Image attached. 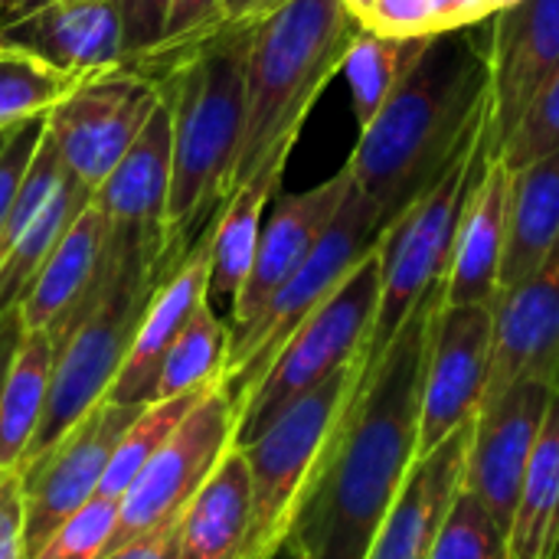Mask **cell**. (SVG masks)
Wrapping results in <instances>:
<instances>
[{
  "instance_id": "cell-8",
  "label": "cell",
  "mask_w": 559,
  "mask_h": 559,
  "mask_svg": "<svg viewBox=\"0 0 559 559\" xmlns=\"http://www.w3.org/2000/svg\"><path fill=\"white\" fill-rule=\"evenodd\" d=\"M360 370L357 364L341 367L324 383L298 396L275 423L239 445L252 478V531H249V559H269L288 534L292 514L308 488L334 429L341 426Z\"/></svg>"
},
{
  "instance_id": "cell-25",
  "label": "cell",
  "mask_w": 559,
  "mask_h": 559,
  "mask_svg": "<svg viewBox=\"0 0 559 559\" xmlns=\"http://www.w3.org/2000/svg\"><path fill=\"white\" fill-rule=\"evenodd\" d=\"M108 249V223L92 197L82 216L69 226L33 288L26 292L20 314L26 331H56L75 305L92 292Z\"/></svg>"
},
{
  "instance_id": "cell-37",
  "label": "cell",
  "mask_w": 559,
  "mask_h": 559,
  "mask_svg": "<svg viewBox=\"0 0 559 559\" xmlns=\"http://www.w3.org/2000/svg\"><path fill=\"white\" fill-rule=\"evenodd\" d=\"M226 20V10H223V0H167V16H164V33H160V46L144 56V59H154V56H167V52H177L203 36H210L213 29H219ZM141 62V59H138Z\"/></svg>"
},
{
  "instance_id": "cell-30",
  "label": "cell",
  "mask_w": 559,
  "mask_h": 559,
  "mask_svg": "<svg viewBox=\"0 0 559 559\" xmlns=\"http://www.w3.org/2000/svg\"><path fill=\"white\" fill-rule=\"evenodd\" d=\"M426 43L429 36H383L373 29H360L354 36L341 72L347 79L350 105H354V118L360 131L396 95L403 79L419 62Z\"/></svg>"
},
{
  "instance_id": "cell-24",
  "label": "cell",
  "mask_w": 559,
  "mask_h": 559,
  "mask_svg": "<svg viewBox=\"0 0 559 559\" xmlns=\"http://www.w3.org/2000/svg\"><path fill=\"white\" fill-rule=\"evenodd\" d=\"M252 478L239 445L219 462L180 518L177 559H249Z\"/></svg>"
},
{
  "instance_id": "cell-48",
  "label": "cell",
  "mask_w": 559,
  "mask_h": 559,
  "mask_svg": "<svg viewBox=\"0 0 559 559\" xmlns=\"http://www.w3.org/2000/svg\"><path fill=\"white\" fill-rule=\"evenodd\" d=\"M514 3H521V0H491L495 10H508V7H514Z\"/></svg>"
},
{
  "instance_id": "cell-47",
  "label": "cell",
  "mask_w": 559,
  "mask_h": 559,
  "mask_svg": "<svg viewBox=\"0 0 559 559\" xmlns=\"http://www.w3.org/2000/svg\"><path fill=\"white\" fill-rule=\"evenodd\" d=\"M269 559H298V557L292 554V547H288V544H282V547H278V550H275Z\"/></svg>"
},
{
  "instance_id": "cell-21",
  "label": "cell",
  "mask_w": 559,
  "mask_h": 559,
  "mask_svg": "<svg viewBox=\"0 0 559 559\" xmlns=\"http://www.w3.org/2000/svg\"><path fill=\"white\" fill-rule=\"evenodd\" d=\"M472 423L452 432L429 455L416 459L409 478L403 481V491L396 495L370 544L367 559H429L445 514L462 491Z\"/></svg>"
},
{
  "instance_id": "cell-36",
  "label": "cell",
  "mask_w": 559,
  "mask_h": 559,
  "mask_svg": "<svg viewBox=\"0 0 559 559\" xmlns=\"http://www.w3.org/2000/svg\"><path fill=\"white\" fill-rule=\"evenodd\" d=\"M554 151H559V66L524 108L495 160H501L508 170H521Z\"/></svg>"
},
{
  "instance_id": "cell-7",
  "label": "cell",
  "mask_w": 559,
  "mask_h": 559,
  "mask_svg": "<svg viewBox=\"0 0 559 559\" xmlns=\"http://www.w3.org/2000/svg\"><path fill=\"white\" fill-rule=\"evenodd\" d=\"M386 233V219L380 206L364 197L357 187L344 197L337 216L311 249V255L292 272V278L269 298V305L259 311V318L229 334V357L223 386L229 400L239 403L259 386V380L269 373L288 337L305 324L308 314H314L337 288L341 282L370 255Z\"/></svg>"
},
{
  "instance_id": "cell-45",
  "label": "cell",
  "mask_w": 559,
  "mask_h": 559,
  "mask_svg": "<svg viewBox=\"0 0 559 559\" xmlns=\"http://www.w3.org/2000/svg\"><path fill=\"white\" fill-rule=\"evenodd\" d=\"M46 3H52V0H3V7H0V26H10V23L23 20V16H29L36 10H43Z\"/></svg>"
},
{
  "instance_id": "cell-34",
  "label": "cell",
  "mask_w": 559,
  "mask_h": 559,
  "mask_svg": "<svg viewBox=\"0 0 559 559\" xmlns=\"http://www.w3.org/2000/svg\"><path fill=\"white\" fill-rule=\"evenodd\" d=\"M429 559H508V534L491 511L462 488Z\"/></svg>"
},
{
  "instance_id": "cell-17",
  "label": "cell",
  "mask_w": 559,
  "mask_h": 559,
  "mask_svg": "<svg viewBox=\"0 0 559 559\" xmlns=\"http://www.w3.org/2000/svg\"><path fill=\"white\" fill-rule=\"evenodd\" d=\"M521 380L559 386V246L534 275L495 301V354L485 403Z\"/></svg>"
},
{
  "instance_id": "cell-35",
  "label": "cell",
  "mask_w": 559,
  "mask_h": 559,
  "mask_svg": "<svg viewBox=\"0 0 559 559\" xmlns=\"http://www.w3.org/2000/svg\"><path fill=\"white\" fill-rule=\"evenodd\" d=\"M121 498L95 495L72 518H66L33 559H102L118 527Z\"/></svg>"
},
{
  "instance_id": "cell-15",
  "label": "cell",
  "mask_w": 559,
  "mask_h": 559,
  "mask_svg": "<svg viewBox=\"0 0 559 559\" xmlns=\"http://www.w3.org/2000/svg\"><path fill=\"white\" fill-rule=\"evenodd\" d=\"M559 66V0H521L488 20V121L485 144H501Z\"/></svg>"
},
{
  "instance_id": "cell-44",
  "label": "cell",
  "mask_w": 559,
  "mask_h": 559,
  "mask_svg": "<svg viewBox=\"0 0 559 559\" xmlns=\"http://www.w3.org/2000/svg\"><path fill=\"white\" fill-rule=\"evenodd\" d=\"M285 0H223L226 20L229 23H252L259 16H265L269 10H275Z\"/></svg>"
},
{
  "instance_id": "cell-12",
  "label": "cell",
  "mask_w": 559,
  "mask_h": 559,
  "mask_svg": "<svg viewBox=\"0 0 559 559\" xmlns=\"http://www.w3.org/2000/svg\"><path fill=\"white\" fill-rule=\"evenodd\" d=\"M144 406H124L102 400L92 406L56 445L39 459L20 465L23 504H26V550L33 554L49 540V534L72 518L102 488L115 445L138 419Z\"/></svg>"
},
{
  "instance_id": "cell-5",
  "label": "cell",
  "mask_w": 559,
  "mask_h": 559,
  "mask_svg": "<svg viewBox=\"0 0 559 559\" xmlns=\"http://www.w3.org/2000/svg\"><path fill=\"white\" fill-rule=\"evenodd\" d=\"M170 272L174 269L164 262V252L157 246L134 236L108 233L105 262L92 292L56 331H49L59 347L49 403L43 426L20 465L39 459L92 406L105 400L157 285Z\"/></svg>"
},
{
  "instance_id": "cell-42",
  "label": "cell",
  "mask_w": 559,
  "mask_h": 559,
  "mask_svg": "<svg viewBox=\"0 0 559 559\" xmlns=\"http://www.w3.org/2000/svg\"><path fill=\"white\" fill-rule=\"evenodd\" d=\"M436 7H439V33L481 26L498 13L491 0H436Z\"/></svg>"
},
{
  "instance_id": "cell-22",
  "label": "cell",
  "mask_w": 559,
  "mask_h": 559,
  "mask_svg": "<svg viewBox=\"0 0 559 559\" xmlns=\"http://www.w3.org/2000/svg\"><path fill=\"white\" fill-rule=\"evenodd\" d=\"M511 210V170L501 160H488L481 170L455 233L452 262L445 272V305H495L501 292V262L508 246Z\"/></svg>"
},
{
  "instance_id": "cell-20",
  "label": "cell",
  "mask_w": 559,
  "mask_h": 559,
  "mask_svg": "<svg viewBox=\"0 0 559 559\" xmlns=\"http://www.w3.org/2000/svg\"><path fill=\"white\" fill-rule=\"evenodd\" d=\"M174 174V131L170 105L160 92V102L134 144L95 190V203L108 223L111 236H134L164 252V219L170 200ZM167 262V259H164ZM174 269V265H170Z\"/></svg>"
},
{
  "instance_id": "cell-28",
  "label": "cell",
  "mask_w": 559,
  "mask_h": 559,
  "mask_svg": "<svg viewBox=\"0 0 559 559\" xmlns=\"http://www.w3.org/2000/svg\"><path fill=\"white\" fill-rule=\"evenodd\" d=\"M559 547V386L534 445L518 511L508 531V559H554Z\"/></svg>"
},
{
  "instance_id": "cell-1",
  "label": "cell",
  "mask_w": 559,
  "mask_h": 559,
  "mask_svg": "<svg viewBox=\"0 0 559 559\" xmlns=\"http://www.w3.org/2000/svg\"><path fill=\"white\" fill-rule=\"evenodd\" d=\"M445 282L436 285L400 328L383 360L357 380L285 544L298 559H367L370 544L419 459V403L432 318Z\"/></svg>"
},
{
  "instance_id": "cell-38",
  "label": "cell",
  "mask_w": 559,
  "mask_h": 559,
  "mask_svg": "<svg viewBox=\"0 0 559 559\" xmlns=\"http://www.w3.org/2000/svg\"><path fill=\"white\" fill-rule=\"evenodd\" d=\"M46 134V115H36L16 128L7 131L3 147H0V229L16 203V193L23 187V177L33 164V154Z\"/></svg>"
},
{
  "instance_id": "cell-33",
  "label": "cell",
  "mask_w": 559,
  "mask_h": 559,
  "mask_svg": "<svg viewBox=\"0 0 559 559\" xmlns=\"http://www.w3.org/2000/svg\"><path fill=\"white\" fill-rule=\"evenodd\" d=\"M46 62L0 43V131H10L36 115H49L52 105L75 85Z\"/></svg>"
},
{
  "instance_id": "cell-16",
  "label": "cell",
  "mask_w": 559,
  "mask_h": 559,
  "mask_svg": "<svg viewBox=\"0 0 559 559\" xmlns=\"http://www.w3.org/2000/svg\"><path fill=\"white\" fill-rule=\"evenodd\" d=\"M354 187V174L344 164L334 177L314 183L301 193H285L272 203L269 223H262L259 252L252 262V272L229 311V334L249 328L259 311L269 305V298L292 278V272L311 255L331 219L337 216L344 197Z\"/></svg>"
},
{
  "instance_id": "cell-19",
  "label": "cell",
  "mask_w": 559,
  "mask_h": 559,
  "mask_svg": "<svg viewBox=\"0 0 559 559\" xmlns=\"http://www.w3.org/2000/svg\"><path fill=\"white\" fill-rule=\"evenodd\" d=\"M206 288H210V226L190 246V252L174 265V272L157 285L134 331V341L121 360V370L111 390L105 393L108 403H124V406L154 403L160 367L174 341L193 318V311L206 301Z\"/></svg>"
},
{
  "instance_id": "cell-43",
  "label": "cell",
  "mask_w": 559,
  "mask_h": 559,
  "mask_svg": "<svg viewBox=\"0 0 559 559\" xmlns=\"http://www.w3.org/2000/svg\"><path fill=\"white\" fill-rule=\"evenodd\" d=\"M23 334H26V324H23L20 308L0 314V393H3V380H7V370L13 364V354H16Z\"/></svg>"
},
{
  "instance_id": "cell-6",
  "label": "cell",
  "mask_w": 559,
  "mask_h": 559,
  "mask_svg": "<svg viewBox=\"0 0 559 559\" xmlns=\"http://www.w3.org/2000/svg\"><path fill=\"white\" fill-rule=\"evenodd\" d=\"M491 154L485 131L478 141L449 167V174L419 197L380 239V301L373 314L370 337L360 350V380L383 360L386 347L396 341L400 328L409 321L416 305L445 282L462 210L488 167Z\"/></svg>"
},
{
  "instance_id": "cell-11",
  "label": "cell",
  "mask_w": 559,
  "mask_h": 559,
  "mask_svg": "<svg viewBox=\"0 0 559 559\" xmlns=\"http://www.w3.org/2000/svg\"><path fill=\"white\" fill-rule=\"evenodd\" d=\"M160 102V85L138 66H115L79 79L46 115L62 164L85 187L98 190L134 144Z\"/></svg>"
},
{
  "instance_id": "cell-41",
  "label": "cell",
  "mask_w": 559,
  "mask_h": 559,
  "mask_svg": "<svg viewBox=\"0 0 559 559\" xmlns=\"http://www.w3.org/2000/svg\"><path fill=\"white\" fill-rule=\"evenodd\" d=\"M177 554H180V521L164 524L160 531H151L102 559H177Z\"/></svg>"
},
{
  "instance_id": "cell-40",
  "label": "cell",
  "mask_w": 559,
  "mask_h": 559,
  "mask_svg": "<svg viewBox=\"0 0 559 559\" xmlns=\"http://www.w3.org/2000/svg\"><path fill=\"white\" fill-rule=\"evenodd\" d=\"M0 559H29L20 472H3L0 478Z\"/></svg>"
},
{
  "instance_id": "cell-51",
  "label": "cell",
  "mask_w": 559,
  "mask_h": 559,
  "mask_svg": "<svg viewBox=\"0 0 559 559\" xmlns=\"http://www.w3.org/2000/svg\"><path fill=\"white\" fill-rule=\"evenodd\" d=\"M0 7H3V0H0Z\"/></svg>"
},
{
  "instance_id": "cell-50",
  "label": "cell",
  "mask_w": 559,
  "mask_h": 559,
  "mask_svg": "<svg viewBox=\"0 0 559 559\" xmlns=\"http://www.w3.org/2000/svg\"><path fill=\"white\" fill-rule=\"evenodd\" d=\"M0 478H3V472H0Z\"/></svg>"
},
{
  "instance_id": "cell-4",
  "label": "cell",
  "mask_w": 559,
  "mask_h": 559,
  "mask_svg": "<svg viewBox=\"0 0 559 559\" xmlns=\"http://www.w3.org/2000/svg\"><path fill=\"white\" fill-rule=\"evenodd\" d=\"M344 0H285L252 20L246 59V121L229 193L278 157H292L318 95L341 72L360 33Z\"/></svg>"
},
{
  "instance_id": "cell-14",
  "label": "cell",
  "mask_w": 559,
  "mask_h": 559,
  "mask_svg": "<svg viewBox=\"0 0 559 559\" xmlns=\"http://www.w3.org/2000/svg\"><path fill=\"white\" fill-rule=\"evenodd\" d=\"M554 390L557 386L540 380H521L488 400L472 423L462 488L491 511L504 534L511 531Z\"/></svg>"
},
{
  "instance_id": "cell-49",
  "label": "cell",
  "mask_w": 559,
  "mask_h": 559,
  "mask_svg": "<svg viewBox=\"0 0 559 559\" xmlns=\"http://www.w3.org/2000/svg\"><path fill=\"white\" fill-rule=\"evenodd\" d=\"M3 138H7V131H0V147H3Z\"/></svg>"
},
{
  "instance_id": "cell-23",
  "label": "cell",
  "mask_w": 559,
  "mask_h": 559,
  "mask_svg": "<svg viewBox=\"0 0 559 559\" xmlns=\"http://www.w3.org/2000/svg\"><path fill=\"white\" fill-rule=\"evenodd\" d=\"M285 164H288V157H278L269 167H262L252 180H246L239 190H233L229 200L219 206V213L210 223L206 301L216 311L219 308H226V314L233 311V305L252 272V262L259 252V236H262V213L278 197Z\"/></svg>"
},
{
  "instance_id": "cell-3",
  "label": "cell",
  "mask_w": 559,
  "mask_h": 559,
  "mask_svg": "<svg viewBox=\"0 0 559 559\" xmlns=\"http://www.w3.org/2000/svg\"><path fill=\"white\" fill-rule=\"evenodd\" d=\"M252 23H223L210 36L141 62L170 105L174 174L164 219V259L177 265L229 200L246 121V59Z\"/></svg>"
},
{
  "instance_id": "cell-27",
  "label": "cell",
  "mask_w": 559,
  "mask_h": 559,
  "mask_svg": "<svg viewBox=\"0 0 559 559\" xmlns=\"http://www.w3.org/2000/svg\"><path fill=\"white\" fill-rule=\"evenodd\" d=\"M56 337L49 331H26L0 393V472H16L26 459L49 403L56 370Z\"/></svg>"
},
{
  "instance_id": "cell-18",
  "label": "cell",
  "mask_w": 559,
  "mask_h": 559,
  "mask_svg": "<svg viewBox=\"0 0 559 559\" xmlns=\"http://www.w3.org/2000/svg\"><path fill=\"white\" fill-rule=\"evenodd\" d=\"M0 43L46 62L69 79H85L124 66L121 3L52 0L36 13L0 26Z\"/></svg>"
},
{
  "instance_id": "cell-13",
  "label": "cell",
  "mask_w": 559,
  "mask_h": 559,
  "mask_svg": "<svg viewBox=\"0 0 559 559\" xmlns=\"http://www.w3.org/2000/svg\"><path fill=\"white\" fill-rule=\"evenodd\" d=\"M495 305H439L426 347L419 403V459L468 426L488 390Z\"/></svg>"
},
{
  "instance_id": "cell-46",
  "label": "cell",
  "mask_w": 559,
  "mask_h": 559,
  "mask_svg": "<svg viewBox=\"0 0 559 559\" xmlns=\"http://www.w3.org/2000/svg\"><path fill=\"white\" fill-rule=\"evenodd\" d=\"M344 7H347L357 20H364V16H367V10L373 7V0H344Z\"/></svg>"
},
{
  "instance_id": "cell-10",
  "label": "cell",
  "mask_w": 559,
  "mask_h": 559,
  "mask_svg": "<svg viewBox=\"0 0 559 559\" xmlns=\"http://www.w3.org/2000/svg\"><path fill=\"white\" fill-rule=\"evenodd\" d=\"M236 403L229 400L226 386L216 383L121 495L118 527L108 554L183 518L187 504L236 445Z\"/></svg>"
},
{
  "instance_id": "cell-9",
  "label": "cell",
  "mask_w": 559,
  "mask_h": 559,
  "mask_svg": "<svg viewBox=\"0 0 559 559\" xmlns=\"http://www.w3.org/2000/svg\"><path fill=\"white\" fill-rule=\"evenodd\" d=\"M380 301V246L364 255V262L341 282V288L305 318V324L288 337L259 386L239 403L236 445L262 436L278 413H285L298 396L324 383L347 364L360 360L370 337L373 314Z\"/></svg>"
},
{
  "instance_id": "cell-31",
  "label": "cell",
  "mask_w": 559,
  "mask_h": 559,
  "mask_svg": "<svg viewBox=\"0 0 559 559\" xmlns=\"http://www.w3.org/2000/svg\"><path fill=\"white\" fill-rule=\"evenodd\" d=\"M226 357H229V324L210 301H203L187 321V328L180 331V337L174 341L160 367L154 400H170L219 383L226 373Z\"/></svg>"
},
{
  "instance_id": "cell-26",
  "label": "cell",
  "mask_w": 559,
  "mask_h": 559,
  "mask_svg": "<svg viewBox=\"0 0 559 559\" xmlns=\"http://www.w3.org/2000/svg\"><path fill=\"white\" fill-rule=\"evenodd\" d=\"M559 246V151L511 170L508 246L501 262V292L534 275ZM498 292V295H501Z\"/></svg>"
},
{
  "instance_id": "cell-39",
  "label": "cell",
  "mask_w": 559,
  "mask_h": 559,
  "mask_svg": "<svg viewBox=\"0 0 559 559\" xmlns=\"http://www.w3.org/2000/svg\"><path fill=\"white\" fill-rule=\"evenodd\" d=\"M360 26L383 36H436L439 7L436 0H373Z\"/></svg>"
},
{
  "instance_id": "cell-2",
  "label": "cell",
  "mask_w": 559,
  "mask_h": 559,
  "mask_svg": "<svg viewBox=\"0 0 559 559\" xmlns=\"http://www.w3.org/2000/svg\"><path fill=\"white\" fill-rule=\"evenodd\" d=\"M481 26L429 36L396 95L360 131L347 167L354 187L380 206L386 229L485 131L491 75Z\"/></svg>"
},
{
  "instance_id": "cell-32",
  "label": "cell",
  "mask_w": 559,
  "mask_h": 559,
  "mask_svg": "<svg viewBox=\"0 0 559 559\" xmlns=\"http://www.w3.org/2000/svg\"><path fill=\"white\" fill-rule=\"evenodd\" d=\"M223 383V380H219ZM216 386V383H213ZM193 390V393H183V396H170V400H154L147 403L138 419L128 426V432L121 436V442L115 445V455L108 462V472L102 478V488L98 495H108V498H121L134 478L141 475V468L157 455V449L174 436V429L187 419V413L213 390Z\"/></svg>"
},
{
  "instance_id": "cell-29",
  "label": "cell",
  "mask_w": 559,
  "mask_h": 559,
  "mask_svg": "<svg viewBox=\"0 0 559 559\" xmlns=\"http://www.w3.org/2000/svg\"><path fill=\"white\" fill-rule=\"evenodd\" d=\"M92 197H95V190L85 187L75 174L66 170L62 183L49 197L43 213L33 219V226L20 236V242L0 262V314H7V311L23 305V298L33 288L36 275L43 272V265L56 252V246L62 242L69 226L92 203Z\"/></svg>"
}]
</instances>
